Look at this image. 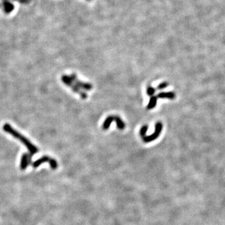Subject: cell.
<instances>
[{
	"instance_id": "cell-1",
	"label": "cell",
	"mask_w": 225,
	"mask_h": 225,
	"mask_svg": "<svg viewBox=\"0 0 225 225\" xmlns=\"http://www.w3.org/2000/svg\"><path fill=\"white\" fill-rule=\"evenodd\" d=\"M3 130H4V131L9 134V135L17 139V140L20 141L24 146H26L28 151H29L28 153H29L31 156L36 154V153L39 151L38 148L35 145H33L30 140H28L26 136L22 135L21 133L15 129H14L9 124H4L3 126Z\"/></svg>"
},
{
	"instance_id": "cell-2",
	"label": "cell",
	"mask_w": 225,
	"mask_h": 225,
	"mask_svg": "<svg viewBox=\"0 0 225 225\" xmlns=\"http://www.w3.org/2000/svg\"><path fill=\"white\" fill-rule=\"evenodd\" d=\"M61 81H62V82H63L66 86L68 87L69 88H71V89H72L74 92L78 93L83 99H86L88 97L87 94L83 92H82V91L80 89V88L79 87H78L77 86H76L73 82V81L71 80V79L69 75H64L62 76H61Z\"/></svg>"
},
{
	"instance_id": "cell-3",
	"label": "cell",
	"mask_w": 225,
	"mask_h": 225,
	"mask_svg": "<svg viewBox=\"0 0 225 225\" xmlns=\"http://www.w3.org/2000/svg\"><path fill=\"white\" fill-rule=\"evenodd\" d=\"M113 121L116 123L117 127L119 130H124L126 127V124L124 123L121 118L118 116H109L106 119H105L103 124V128L104 130H107L110 126V124Z\"/></svg>"
},
{
	"instance_id": "cell-4",
	"label": "cell",
	"mask_w": 225,
	"mask_h": 225,
	"mask_svg": "<svg viewBox=\"0 0 225 225\" xmlns=\"http://www.w3.org/2000/svg\"><path fill=\"white\" fill-rule=\"evenodd\" d=\"M49 163V164L53 170H56L58 168V163L57 161L52 158L48 156H43V157L40 158L38 160H37L36 161H35L33 163V168H38L39 166H40L41 164L44 163Z\"/></svg>"
},
{
	"instance_id": "cell-5",
	"label": "cell",
	"mask_w": 225,
	"mask_h": 225,
	"mask_svg": "<svg viewBox=\"0 0 225 225\" xmlns=\"http://www.w3.org/2000/svg\"><path fill=\"white\" fill-rule=\"evenodd\" d=\"M162 129H163L162 123L161 122H158L155 124V130L154 133L151 134L150 136H145L144 137H143V141L145 143H149L156 140V139H157L160 136V133H161Z\"/></svg>"
},
{
	"instance_id": "cell-6",
	"label": "cell",
	"mask_w": 225,
	"mask_h": 225,
	"mask_svg": "<svg viewBox=\"0 0 225 225\" xmlns=\"http://www.w3.org/2000/svg\"><path fill=\"white\" fill-rule=\"evenodd\" d=\"M69 76H70V77L71 78V80L73 81V82L79 88H81V89L87 90V91H89L91 89H92L93 86L92 84H89L88 83H84V82H82V81H79L77 77V76H76V75L71 74Z\"/></svg>"
},
{
	"instance_id": "cell-7",
	"label": "cell",
	"mask_w": 225,
	"mask_h": 225,
	"mask_svg": "<svg viewBox=\"0 0 225 225\" xmlns=\"http://www.w3.org/2000/svg\"><path fill=\"white\" fill-rule=\"evenodd\" d=\"M32 157L29 153H24L21 158L20 162V169L21 170H25L26 168L31 163Z\"/></svg>"
},
{
	"instance_id": "cell-8",
	"label": "cell",
	"mask_w": 225,
	"mask_h": 225,
	"mask_svg": "<svg viewBox=\"0 0 225 225\" xmlns=\"http://www.w3.org/2000/svg\"><path fill=\"white\" fill-rule=\"evenodd\" d=\"M156 97L157 98H168L170 99H173L175 98L176 96L173 92H162L159 93Z\"/></svg>"
},
{
	"instance_id": "cell-9",
	"label": "cell",
	"mask_w": 225,
	"mask_h": 225,
	"mask_svg": "<svg viewBox=\"0 0 225 225\" xmlns=\"http://www.w3.org/2000/svg\"><path fill=\"white\" fill-rule=\"evenodd\" d=\"M157 97H155V96H151V97L150 99V101L148 103L147 108L148 109H151L153 108H154L157 103Z\"/></svg>"
},
{
	"instance_id": "cell-10",
	"label": "cell",
	"mask_w": 225,
	"mask_h": 225,
	"mask_svg": "<svg viewBox=\"0 0 225 225\" xmlns=\"http://www.w3.org/2000/svg\"><path fill=\"white\" fill-rule=\"evenodd\" d=\"M4 9H5V11L7 13H11L14 9V6L13 4L9 1H5L4 3Z\"/></svg>"
},
{
	"instance_id": "cell-11",
	"label": "cell",
	"mask_w": 225,
	"mask_h": 225,
	"mask_svg": "<svg viewBox=\"0 0 225 225\" xmlns=\"http://www.w3.org/2000/svg\"><path fill=\"white\" fill-rule=\"evenodd\" d=\"M148 126L147 125H145L143 126L140 130V135L142 136V137H144L145 136H146V134L147 133V131H148Z\"/></svg>"
},
{
	"instance_id": "cell-12",
	"label": "cell",
	"mask_w": 225,
	"mask_h": 225,
	"mask_svg": "<svg viewBox=\"0 0 225 225\" xmlns=\"http://www.w3.org/2000/svg\"><path fill=\"white\" fill-rule=\"evenodd\" d=\"M156 92V89L151 87H149L147 88V94L149 96H153Z\"/></svg>"
},
{
	"instance_id": "cell-13",
	"label": "cell",
	"mask_w": 225,
	"mask_h": 225,
	"mask_svg": "<svg viewBox=\"0 0 225 225\" xmlns=\"http://www.w3.org/2000/svg\"><path fill=\"white\" fill-rule=\"evenodd\" d=\"M168 86V83L166 82H163V83H160L158 86L157 88L158 89H163L166 88Z\"/></svg>"
},
{
	"instance_id": "cell-14",
	"label": "cell",
	"mask_w": 225,
	"mask_h": 225,
	"mask_svg": "<svg viewBox=\"0 0 225 225\" xmlns=\"http://www.w3.org/2000/svg\"><path fill=\"white\" fill-rule=\"evenodd\" d=\"M89 1H90V0H89Z\"/></svg>"
}]
</instances>
